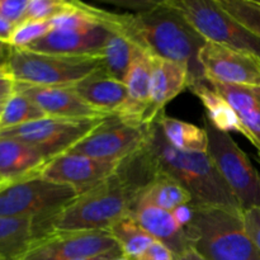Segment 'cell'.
Returning a JSON list of instances; mask_svg holds the SVG:
<instances>
[{
    "label": "cell",
    "instance_id": "cell-24",
    "mask_svg": "<svg viewBox=\"0 0 260 260\" xmlns=\"http://www.w3.org/2000/svg\"><path fill=\"white\" fill-rule=\"evenodd\" d=\"M156 119L164 137L174 149L184 152L207 154L208 136L203 127L169 117L164 112Z\"/></svg>",
    "mask_w": 260,
    "mask_h": 260
},
{
    "label": "cell",
    "instance_id": "cell-21",
    "mask_svg": "<svg viewBox=\"0 0 260 260\" xmlns=\"http://www.w3.org/2000/svg\"><path fill=\"white\" fill-rule=\"evenodd\" d=\"M192 196L182 184L167 174H156L136 196L135 206L147 205L172 212L182 205L192 203Z\"/></svg>",
    "mask_w": 260,
    "mask_h": 260
},
{
    "label": "cell",
    "instance_id": "cell-33",
    "mask_svg": "<svg viewBox=\"0 0 260 260\" xmlns=\"http://www.w3.org/2000/svg\"><path fill=\"white\" fill-rule=\"evenodd\" d=\"M17 91V83L9 75L7 69L0 68V114L5 108L8 102L10 101L14 93Z\"/></svg>",
    "mask_w": 260,
    "mask_h": 260
},
{
    "label": "cell",
    "instance_id": "cell-36",
    "mask_svg": "<svg viewBox=\"0 0 260 260\" xmlns=\"http://www.w3.org/2000/svg\"><path fill=\"white\" fill-rule=\"evenodd\" d=\"M15 25H13L12 23H9L8 20H5L4 18L0 15V42L8 43L9 45V41L12 38L13 32H14Z\"/></svg>",
    "mask_w": 260,
    "mask_h": 260
},
{
    "label": "cell",
    "instance_id": "cell-10",
    "mask_svg": "<svg viewBox=\"0 0 260 260\" xmlns=\"http://www.w3.org/2000/svg\"><path fill=\"white\" fill-rule=\"evenodd\" d=\"M149 127L150 124L132 126L116 114H111L69 152L104 161L122 162L144 146Z\"/></svg>",
    "mask_w": 260,
    "mask_h": 260
},
{
    "label": "cell",
    "instance_id": "cell-31",
    "mask_svg": "<svg viewBox=\"0 0 260 260\" xmlns=\"http://www.w3.org/2000/svg\"><path fill=\"white\" fill-rule=\"evenodd\" d=\"M29 0H0V15L17 27L25 19Z\"/></svg>",
    "mask_w": 260,
    "mask_h": 260
},
{
    "label": "cell",
    "instance_id": "cell-22",
    "mask_svg": "<svg viewBox=\"0 0 260 260\" xmlns=\"http://www.w3.org/2000/svg\"><path fill=\"white\" fill-rule=\"evenodd\" d=\"M37 239L35 220L0 216V258L19 259Z\"/></svg>",
    "mask_w": 260,
    "mask_h": 260
},
{
    "label": "cell",
    "instance_id": "cell-2",
    "mask_svg": "<svg viewBox=\"0 0 260 260\" xmlns=\"http://www.w3.org/2000/svg\"><path fill=\"white\" fill-rule=\"evenodd\" d=\"M136 155L150 179L156 174L172 177L190 193L192 205L226 208L243 213L210 156L174 149L162 135L157 119L150 124L145 145Z\"/></svg>",
    "mask_w": 260,
    "mask_h": 260
},
{
    "label": "cell",
    "instance_id": "cell-23",
    "mask_svg": "<svg viewBox=\"0 0 260 260\" xmlns=\"http://www.w3.org/2000/svg\"><path fill=\"white\" fill-rule=\"evenodd\" d=\"M189 90L201 101L206 109V118L216 128L223 132H238L244 135L238 114L222 95L213 90L206 80L198 81L189 86Z\"/></svg>",
    "mask_w": 260,
    "mask_h": 260
},
{
    "label": "cell",
    "instance_id": "cell-26",
    "mask_svg": "<svg viewBox=\"0 0 260 260\" xmlns=\"http://www.w3.org/2000/svg\"><path fill=\"white\" fill-rule=\"evenodd\" d=\"M108 233L118 244L122 255L132 260L139 258L155 243V239L146 233L131 213L114 223Z\"/></svg>",
    "mask_w": 260,
    "mask_h": 260
},
{
    "label": "cell",
    "instance_id": "cell-37",
    "mask_svg": "<svg viewBox=\"0 0 260 260\" xmlns=\"http://www.w3.org/2000/svg\"><path fill=\"white\" fill-rule=\"evenodd\" d=\"M121 255H122L121 250H113V251H109V253H106V254H101V255L91 256V258L80 259V260H114Z\"/></svg>",
    "mask_w": 260,
    "mask_h": 260
},
{
    "label": "cell",
    "instance_id": "cell-17",
    "mask_svg": "<svg viewBox=\"0 0 260 260\" xmlns=\"http://www.w3.org/2000/svg\"><path fill=\"white\" fill-rule=\"evenodd\" d=\"M131 215L155 241L168 246L177 258L192 249L185 230L178 225L169 211L154 206L137 205L132 208Z\"/></svg>",
    "mask_w": 260,
    "mask_h": 260
},
{
    "label": "cell",
    "instance_id": "cell-30",
    "mask_svg": "<svg viewBox=\"0 0 260 260\" xmlns=\"http://www.w3.org/2000/svg\"><path fill=\"white\" fill-rule=\"evenodd\" d=\"M70 7L68 0H29L24 20H50Z\"/></svg>",
    "mask_w": 260,
    "mask_h": 260
},
{
    "label": "cell",
    "instance_id": "cell-43",
    "mask_svg": "<svg viewBox=\"0 0 260 260\" xmlns=\"http://www.w3.org/2000/svg\"><path fill=\"white\" fill-rule=\"evenodd\" d=\"M258 160H259V162H260V155L258 154Z\"/></svg>",
    "mask_w": 260,
    "mask_h": 260
},
{
    "label": "cell",
    "instance_id": "cell-27",
    "mask_svg": "<svg viewBox=\"0 0 260 260\" xmlns=\"http://www.w3.org/2000/svg\"><path fill=\"white\" fill-rule=\"evenodd\" d=\"M42 109L25 94L17 90L0 114V131L45 118Z\"/></svg>",
    "mask_w": 260,
    "mask_h": 260
},
{
    "label": "cell",
    "instance_id": "cell-14",
    "mask_svg": "<svg viewBox=\"0 0 260 260\" xmlns=\"http://www.w3.org/2000/svg\"><path fill=\"white\" fill-rule=\"evenodd\" d=\"M111 32L112 28L107 24L81 29H51L25 50L50 55L102 57Z\"/></svg>",
    "mask_w": 260,
    "mask_h": 260
},
{
    "label": "cell",
    "instance_id": "cell-4",
    "mask_svg": "<svg viewBox=\"0 0 260 260\" xmlns=\"http://www.w3.org/2000/svg\"><path fill=\"white\" fill-rule=\"evenodd\" d=\"M184 229L193 250L206 260H260V251L243 222V213L220 207L194 206Z\"/></svg>",
    "mask_w": 260,
    "mask_h": 260
},
{
    "label": "cell",
    "instance_id": "cell-12",
    "mask_svg": "<svg viewBox=\"0 0 260 260\" xmlns=\"http://www.w3.org/2000/svg\"><path fill=\"white\" fill-rule=\"evenodd\" d=\"M205 79L229 85H260V58L251 53L206 42L198 55Z\"/></svg>",
    "mask_w": 260,
    "mask_h": 260
},
{
    "label": "cell",
    "instance_id": "cell-18",
    "mask_svg": "<svg viewBox=\"0 0 260 260\" xmlns=\"http://www.w3.org/2000/svg\"><path fill=\"white\" fill-rule=\"evenodd\" d=\"M48 161L29 145L0 137V175L9 184L37 177Z\"/></svg>",
    "mask_w": 260,
    "mask_h": 260
},
{
    "label": "cell",
    "instance_id": "cell-28",
    "mask_svg": "<svg viewBox=\"0 0 260 260\" xmlns=\"http://www.w3.org/2000/svg\"><path fill=\"white\" fill-rule=\"evenodd\" d=\"M228 14L260 38V2L258 0H216Z\"/></svg>",
    "mask_w": 260,
    "mask_h": 260
},
{
    "label": "cell",
    "instance_id": "cell-1",
    "mask_svg": "<svg viewBox=\"0 0 260 260\" xmlns=\"http://www.w3.org/2000/svg\"><path fill=\"white\" fill-rule=\"evenodd\" d=\"M104 23L119 30L150 56L187 66L190 85L206 80L198 61V55L206 40L189 24L184 15L170 4L169 0L156 2L154 7L139 13L106 10Z\"/></svg>",
    "mask_w": 260,
    "mask_h": 260
},
{
    "label": "cell",
    "instance_id": "cell-5",
    "mask_svg": "<svg viewBox=\"0 0 260 260\" xmlns=\"http://www.w3.org/2000/svg\"><path fill=\"white\" fill-rule=\"evenodd\" d=\"M102 66V57L50 55L12 47L5 69L17 84L63 86L79 83Z\"/></svg>",
    "mask_w": 260,
    "mask_h": 260
},
{
    "label": "cell",
    "instance_id": "cell-20",
    "mask_svg": "<svg viewBox=\"0 0 260 260\" xmlns=\"http://www.w3.org/2000/svg\"><path fill=\"white\" fill-rule=\"evenodd\" d=\"M74 88L89 106L106 114H116L127 98L123 81L109 75L103 66L74 84Z\"/></svg>",
    "mask_w": 260,
    "mask_h": 260
},
{
    "label": "cell",
    "instance_id": "cell-9",
    "mask_svg": "<svg viewBox=\"0 0 260 260\" xmlns=\"http://www.w3.org/2000/svg\"><path fill=\"white\" fill-rule=\"evenodd\" d=\"M103 119H65L45 117L22 126L3 129L0 131V137L19 140L32 146L51 161L61 155L68 154L96 126H99Z\"/></svg>",
    "mask_w": 260,
    "mask_h": 260
},
{
    "label": "cell",
    "instance_id": "cell-32",
    "mask_svg": "<svg viewBox=\"0 0 260 260\" xmlns=\"http://www.w3.org/2000/svg\"><path fill=\"white\" fill-rule=\"evenodd\" d=\"M243 222L246 233L260 251V206L244 211Z\"/></svg>",
    "mask_w": 260,
    "mask_h": 260
},
{
    "label": "cell",
    "instance_id": "cell-29",
    "mask_svg": "<svg viewBox=\"0 0 260 260\" xmlns=\"http://www.w3.org/2000/svg\"><path fill=\"white\" fill-rule=\"evenodd\" d=\"M51 29L50 20H24L14 28L9 46L13 48H27Z\"/></svg>",
    "mask_w": 260,
    "mask_h": 260
},
{
    "label": "cell",
    "instance_id": "cell-39",
    "mask_svg": "<svg viewBox=\"0 0 260 260\" xmlns=\"http://www.w3.org/2000/svg\"><path fill=\"white\" fill-rule=\"evenodd\" d=\"M175 260H206V259L203 258V256H201L197 251L190 249V250H188L187 253H184L183 255L178 256Z\"/></svg>",
    "mask_w": 260,
    "mask_h": 260
},
{
    "label": "cell",
    "instance_id": "cell-11",
    "mask_svg": "<svg viewBox=\"0 0 260 260\" xmlns=\"http://www.w3.org/2000/svg\"><path fill=\"white\" fill-rule=\"evenodd\" d=\"M121 250L108 231H55L37 239L17 260H80Z\"/></svg>",
    "mask_w": 260,
    "mask_h": 260
},
{
    "label": "cell",
    "instance_id": "cell-35",
    "mask_svg": "<svg viewBox=\"0 0 260 260\" xmlns=\"http://www.w3.org/2000/svg\"><path fill=\"white\" fill-rule=\"evenodd\" d=\"M172 215L174 217V220L177 221L178 225L182 229H185L193 220V216H194V207H193L192 203H187V205H182L179 207L174 208L172 211Z\"/></svg>",
    "mask_w": 260,
    "mask_h": 260
},
{
    "label": "cell",
    "instance_id": "cell-42",
    "mask_svg": "<svg viewBox=\"0 0 260 260\" xmlns=\"http://www.w3.org/2000/svg\"><path fill=\"white\" fill-rule=\"evenodd\" d=\"M5 65H3V63H0V68H4Z\"/></svg>",
    "mask_w": 260,
    "mask_h": 260
},
{
    "label": "cell",
    "instance_id": "cell-25",
    "mask_svg": "<svg viewBox=\"0 0 260 260\" xmlns=\"http://www.w3.org/2000/svg\"><path fill=\"white\" fill-rule=\"evenodd\" d=\"M139 50L126 36L112 28L102 53L103 69L114 79L123 81Z\"/></svg>",
    "mask_w": 260,
    "mask_h": 260
},
{
    "label": "cell",
    "instance_id": "cell-15",
    "mask_svg": "<svg viewBox=\"0 0 260 260\" xmlns=\"http://www.w3.org/2000/svg\"><path fill=\"white\" fill-rule=\"evenodd\" d=\"M17 90L32 99L42 109L46 117L65 119H95L111 116L89 106L76 93L74 85L33 86L17 84Z\"/></svg>",
    "mask_w": 260,
    "mask_h": 260
},
{
    "label": "cell",
    "instance_id": "cell-3",
    "mask_svg": "<svg viewBox=\"0 0 260 260\" xmlns=\"http://www.w3.org/2000/svg\"><path fill=\"white\" fill-rule=\"evenodd\" d=\"M135 201V189L116 170L98 185L79 194L55 216L36 221L38 239L55 231H108L131 213Z\"/></svg>",
    "mask_w": 260,
    "mask_h": 260
},
{
    "label": "cell",
    "instance_id": "cell-7",
    "mask_svg": "<svg viewBox=\"0 0 260 260\" xmlns=\"http://www.w3.org/2000/svg\"><path fill=\"white\" fill-rule=\"evenodd\" d=\"M76 197L78 193L71 187L37 175L0 189V216L38 222L55 216Z\"/></svg>",
    "mask_w": 260,
    "mask_h": 260
},
{
    "label": "cell",
    "instance_id": "cell-34",
    "mask_svg": "<svg viewBox=\"0 0 260 260\" xmlns=\"http://www.w3.org/2000/svg\"><path fill=\"white\" fill-rule=\"evenodd\" d=\"M177 256L174 255L172 250L164 244L155 241L144 254L135 260H175Z\"/></svg>",
    "mask_w": 260,
    "mask_h": 260
},
{
    "label": "cell",
    "instance_id": "cell-16",
    "mask_svg": "<svg viewBox=\"0 0 260 260\" xmlns=\"http://www.w3.org/2000/svg\"><path fill=\"white\" fill-rule=\"evenodd\" d=\"M207 83L233 107L243 127L244 136L255 146L260 155V85Z\"/></svg>",
    "mask_w": 260,
    "mask_h": 260
},
{
    "label": "cell",
    "instance_id": "cell-44",
    "mask_svg": "<svg viewBox=\"0 0 260 260\" xmlns=\"http://www.w3.org/2000/svg\"><path fill=\"white\" fill-rule=\"evenodd\" d=\"M0 260H7V259H4V258H0Z\"/></svg>",
    "mask_w": 260,
    "mask_h": 260
},
{
    "label": "cell",
    "instance_id": "cell-13",
    "mask_svg": "<svg viewBox=\"0 0 260 260\" xmlns=\"http://www.w3.org/2000/svg\"><path fill=\"white\" fill-rule=\"evenodd\" d=\"M119 164L68 152L47 162L40 175L51 182L71 187L79 196L114 174Z\"/></svg>",
    "mask_w": 260,
    "mask_h": 260
},
{
    "label": "cell",
    "instance_id": "cell-19",
    "mask_svg": "<svg viewBox=\"0 0 260 260\" xmlns=\"http://www.w3.org/2000/svg\"><path fill=\"white\" fill-rule=\"evenodd\" d=\"M189 85L190 75L187 66L151 56L150 98L157 113L164 112V107Z\"/></svg>",
    "mask_w": 260,
    "mask_h": 260
},
{
    "label": "cell",
    "instance_id": "cell-40",
    "mask_svg": "<svg viewBox=\"0 0 260 260\" xmlns=\"http://www.w3.org/2000/svg\"><path fill=\"white\" fill-rule=\"evenodd\" d=\"M8 184H9V183H8L7 180H4V179H3V178H2V175H0V189H3V188H4V187H7Z\"/></svg>",
    "mask_w": 260,
    "mask_h": 260
},
{
    "label": "cell",
    "instance_id": "cell-38",
    "mask_svg": "<svg viewBox=\"0 0 260 260\" xmlns=\"http://www.w3.org/2000/svg\"><path fill=\"white\" fill-rule=\"evenodd\" d=\"M10 52H12V47L8 43L0 42V63L7 65V61L9 58Z\"/></svg>",
    "mask_w": 260,
    "mask_h": 260
},
{
    "label": "cell",
    "instance_id": "cell-41",
    "mask_svg": "<svg viewBox=\"0 0 260 260\" xmlns=\"http://www.w3.org/2000/svg\"><path fill=\"white\" fill-rule=\"evenodd\" d=\"M114 260H132V259L127 258V256H123V255H121V256H118V258H117V259H114Z\"/></svg>",
    "mask_w": 260,
    "mask_h": 260
},
{
    "label": "cell",
    "instance_id": "cell-6",
    "mask_svg": "<svg viewBox=\"0 0 260 260\" xmlns=\"http://www.w3.org/2000/svg\"><path fill=\"white\" fill-rule=\"evenodd\" d=\"M203 128L208 136L211 161L238 201L241 210L260 206V173L248 155L228 132L220 131L203 117Z\"/></svg>",
    "mask_w": 260,
    "mask_h": 260
},
{
    "label": "cell",
    "instance_id": "cell-8",
    "mask_svg": "<svg viewBox=\"0 0 260 260\" xmlns=\"http://www.w3.org/2000/svg\"><path fill=\"white\" fill-rule=\"evenodd\" d=\"M206 42L251 53L260 58V38L225 12L216 0H169Z\"/></svg>",
    "mask_w": 260,
    "mask_h": 260
}]
</instances>
